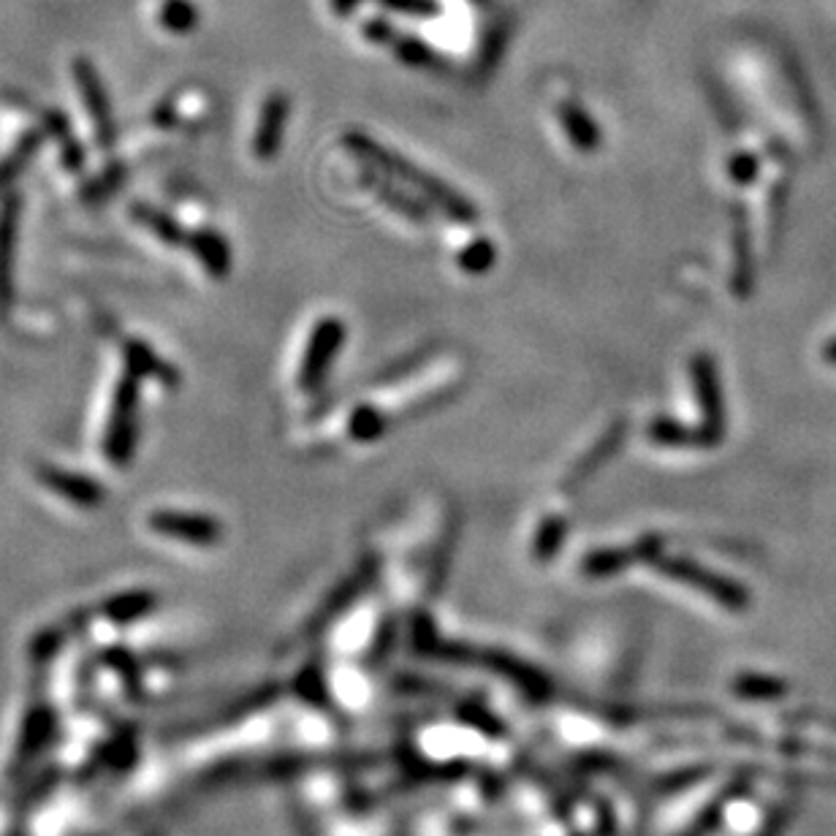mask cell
Listing matches in <instances>:
<instances>
[{
  "instance_id": "6da1fadb",
  "label": "cell",
  "mask_w": 836,
  "mask_h": 836,
  "mask_svg": "<svg viewBox=\"0 0 836 836\" xmlns=\"http://www.w3.org/2000/svg\"><path fill=\"white\" fill-rule=\"evenodd\" d=\"M342 145H346L350 152H356V158H361V161L370 163L372 169L384 171V175L391 177V180H397V182L402 180L405 186L416 188L418 193H424V199H427L429 205L442 209V212H446L448 218L454 220V223H459V226H476L478 223V209L472 207L462 193H457V190H454L451 186H446L440 177L418 169L416 163L408 161V158L391 152L389 147H384L380 141L370 139L367 133L348 131L346 137H342Z\"/></svg>"
},
{
  "instance_id": "7a4b0ae2",
  "label": "cell",
  "mask_w": 836,
  "mask_h": 836,
  "mask_svg": "<svg viewBox=\"0 0 836 836\" xmlns=\"http://www.w3.org/2000/svg\"><path fill=\"white\" fill-rule=\"evenodd\" d=\"M139 402L141 378L126 372L115 386L112 410H109L107 432H103V454L112 467H128L137 454L139 440Z\"/></svg>"
},
{
  "instance_id": "3957f363",
  "label": "cell",
  "mask_w": 836,
  "mask_h": 836,
  "mask_svg": "<svg viewBox=\"0 0 836 836\" xmlns=\"http://www.w3.org/2000/svg\"><path fill=\"white\" fill-rule=\"evenodd\" d=\"M690 375H693V389H696V399L700 408V432H704L706 448L720 446L725 438V429H728V416H725V397L720 389V375H717V365L709 354H696L690 361Z\"/></svg>"
},
{
  "instance_id": "277c9868",
  "label": "cell",
  "mask_w": 836,
  "mask_h": 836,
  "mask_svg": "<svg viewBox=\"0 0 836 836\" xmlns=\"http://www.w3.org/2000/svg\"><path fill=\"white\" fill-rule=\"evenodd\" d=\"M346 324L335 316L321 318V321L312 326L302 365H299V386H302L305 391H316L318 386L324 384L326 375H329L331 361L340 356L342 346H346Z\"/></svg>"
},
{
  "instance_id": "5b68a950",
  "label": "cell",
  "mask_w": 836,
  "mask_h": 836,
  "mask_svg": "<svg viewBox=\"0 0 836 836\" xmlns=\"http://www.w3.org/2000/svg\"><path fill=\"white\" fill-rule=\"evenodd\" d=\"M71 77L77 82L79 96H82L84 109H88L90 122L96 128V139L103 150L115 147L117 141V122L112 115V101H109L107 84H103L101 73L88 58H77L71 63Z\"/></svg>"
},
{
  "instance_id": "8992f818",
  "label": "cell",
  "mask_w": 836,
  "mask_h": 836,
  "mask_svg": "<svg viewBox=\"0 0 836 836\" xmlns=\"http://www.w3.org/2000/svg\"><path fill=\"white\" fill-rule=\"evenodd\" d=\"M147 525L152 533L166 538L186 540L193 546H215L223 538V527L215 516L196 511H177V508H158L147 516Z\"/></svg>"
},
{
  "instance_id": "52a82bcc",
  "label": "cell",
  "mask_w": 836,
  "mask_h": 836,
  "mask_svg": "<svg viewBox=\"0 0 836 836\" xmlns=\"http://www.w3.org/2000/svg\"><path fill=\"white\" fill-rule=\"evenodd\" d=\"M39 481L41 487L69 500L71 506L88 508V511L101 508L103 500H107V489L98 484V478H90L77 470H66V467L58 465H39Z\"/></svg>"
},
{
  "instance_id": "ba28073f",
  "label": "cell",
  "mask_w": 836,
  "mask_h": 836,
  "mask_svg": "<svg viewBox=\"0 0 836 836\" xmlns=\"http://www.w3.org/2000/svg\"><path fill=\"white\" fill-rule=\"evenodd\" d=\"M20 196L9 193L0 205V316L14 302V256L17 231H20Z\"/></svg>"
},
{
  "instance_id": "9c48e42d",
  "label": "cell",
  "mask_w": 836,
  "mask_h": 836,
  "mask_svg": "<svg viewBox=\"0 0 836 836\" xmlns=\"http://www.w3.org/2000/svg\"><path fill=\"white\" fill-rule=\"evenodd\" d=\"M288 112H291V103H288L286 93H272L263 98L261 115H258V122H256V137H253V152L258 161L267 163L278 158Z\"/></svg>"
},
{
  "instance_id": "30bf717a",
  "label": "cell",
  "mask_w": 836,
  "mask_h": 836,
  "mask_svg": "<svg viewBox=\"0 0 836 836\" xmlns=\"http://www.w3.org/2000/svg\"><path fill=\"white\" fill-rule=\"evenodd\" d=\"M122 361L126 372H133L141 380H158L163 386H180V372L161 359L145 340H126L122 342Z\"/></svg>"
},
{
  "instance_id": "8fae6325",
  "label": "cell",
  "mask_w": 836,
  "mask_h": 836,
  "mask_svg": "<svg viewBox=\"0 0 836 836\" xmlns=\"http://www.w3.org/2000/svg\"><path fill=\"white\" fill-rule=\"evenodd\" d=\"M54 736V711L49 706L39 704L28 711L24 717L22 730H20V744H17V755H14V768L28 766L41 749L52 742Z\"/></svg>"
},
{
  "instance_id": "7c38bea8",
  "label": "cell",
  "mask_w": 836,
  "mask_h": 836,
  "mask_svg": "<svg viewBox=\"0 0 836 836\" xmlns=\"http://www.w3.org/2000/svg\"><path fill=\"white\" fill-rule=\"evenodd\" d=\"M361 186H365L367 190H372V193L378 196L386 207L395 209V212L399 215H405V218L414 220V223H429V207L421 205V201L410 199V196L402 193V190H397L395 182H391V177H386L384 171L367 166V169L361 171Z\"/></svg>"
},
{
  "instance_id": "4fadbf2b",
  "label": "cell",
  "mask_w": 836,
  "mask_h": 836,
  "mask_svg": "<svg viewBox=\"0 0 836 836\" xmlns=\"http://www.w3.org/2000/svg\"><path fill=\"white\" fill-rule=\"evenodd\" d=\"M186 248L199 258L201 267L207 269L212 278H229L231 272V248L226 242L223 233H218L215 229H196L188 231V242Z\"/></svg>"
},
{
  "instance_id": "5bb4252c",
  "label": "cell",
  "mask_w": 836,
  "mask_h": 836,
  "mask_svg": "<svg viewBox=\"0 0 836 836\" xmlns=\"http://www.w3.org/2000/svg\"><path fill=\"white\" fill-rule=\"evenodd\" d=\"M559 122H563V131L568 137L570 145L579 152H595L604 145V133H600L598 122L589 117L587 109L576 101L559 103Z\"/></svg>"
},
{
  "instance_id": "9a60e30c",
  "label": "cell",
  "mask_w": 836,
  "mask_h": 836,
  "mask_svg": "<svg viewBox=\"0 0 836 836\" xmlns=\"http://www.w3.org/2000/svg\"><path fill=\"white\" fill-rule=\"evenodd\" d=\"M158 606V595L150 589H131V593H117L101 604V614L117 625H131L145 619Z\"/></svg>"
},
{
  "instance_id": "2e32d148",
  "label": "cell",
  "mask_w": 836,
  "mask_h": 836,
  "mask_svg": "<svg viewBox=\"0 0 836 836\" xmlns=\"http://www.w3.org/2000/svg\"><path fill=\"white\" fill-rule=\"evenodd\" d=\"M649 440L666 448H706L704 432H700V429H693L687 427V424H679L674 421V418L663 416H657L655 421L649 424Z\"/></svg>"
},
{
  "instance_id": "e0dca14e",
  "label": "cell",
  "mask_w": 836,
  "mask_h": 836,
  "mask_svg": "<svg viewBox=\"0 0 836 836\" xmlns=\"http://www.w3.org/2000/svg\"><path fill=\"white\" fill-rule=\"evenodd\" d=\"M131 215L137 218V223H141L145 229H150L152 233H156V237L161 239L163 245L180 248V245L188 242V231L182 229L177 220H171L169 215L161 212V209H156L150 205H139V207L131 209Z\"/></svg>"
},
{
  "instance_id": "ac0fdd59",
  "label": "cell",
  "mask_w": 836,
  "mask_h": 836,
  "mask_svg": "<svg viewBox=\"0 0 836 836\" xmlns=\"http://www.w3.org/2000/svg\"><path fill=\"white\" fill-rule=\"evenodd\" d=\"M158 24L175 36H188L199 28V9L190 0H161Z\"/></svg>"
},
{
  "instance_id": "d6986e66",
  "label": "cell",
  "mask_w": 836,
  "mask_h": 836,
  "mask_svg": "<svg viewBox=\"0 0 836 836\" xmlns=\"http://www.w3.org/2000/svg\"><path fill=\"white\" fill-rule=\"evenodd\" d=\"M41 141H44V133H28L20 145L14 147V152L11 156H6L3 161H0V190H6L11 186V182L17 180V175L28 166L30 161H33V156L39 152Z\"/></svg>"
},
{
  "instance_id": "ffe728a7",
  "label": "cell",
  "mask_w": 836,
  "mask_h": 836,
  "mask_svg": "<svg viewBox=\"0 0 836 836\" xmlns=\"http://www.w3.org/2000/svg\"><path fill=\"white\" fill-rule=\"evenodd\" d=\"M736 272H734V288L739 297H747L749 286H753V253H749V233L744 229V220L736 223Z\"/></svg>"
},
{
  "instance_id": "44dd1931",
  "label": "cell",
  "mask_w": 836,
  "mask_h": 836,
  "mask_svg": "<svg viewBox=\"0 0 836 836\" xmlns=\"http://www.w3.org/2000/svg\"><path fill=\"white\" fill-rule=\"evenodd\" d=\"M386 429V416L380 410L370 408V405H361L354 410L348 421V432L354 440H378Z\"/></svg>"
},
{
  "instance_id": "7402d4cb",
  "label": "cell",
  "mask_w": 836,
  "mask_h": 836,
  "mask_svg": "<svg viewBox=\"0 0 836 836\" xmlns=\"http://www.w3.org/2000/svg\"><path fill=\"white\" fill-rule=\"evenodd\" d=\"M497 250L491 245V239H472L470 245L457 256L459 269H465L467 275H484L489 272L491 263H495Z\"/></svg>"
},
{
  "instance_id": "603a6c76",
  "label": "cell",
  "mask_w": 836,
  "mask_h": 836,
  "mask_svg": "<svg viewBox=\"0 0 836 836\" xmlns=\"http://www.w3.org/2000/svg\"><path fill=\"white\" fill-rule=\"evenodd\" d=\"M103 660H107L109 668H115L117 676L122 679V685H126V690L131 693V696H139V693H141V671H139L137 657H133L128 649H109L107 655H103Z\"/></svg>"
},
{
  "instance_id": "cb8c5ba5",
  "label": "cell",
  "mask_w": 836,
  "mask_h": 836,
  "mask_svg": "<svg viewBox=\"0 0 836 836\" xmlns=\"http://www.w3.org/2000/svg\"><path fill=\"white\" fill-rule=\"evenodd\" d=\"M391 44H395L391 49H395V54L399 60H402L405 66H414V69H427V66L438 63V58H435L432 49L424 44L421 39H414V36H395V41H391Z\"/></svg>"
},
{
  "instance_id": "d4e9b609",
  "label": "cell",
  "mask_w": 836,
  "mask_h": 836,
  "mask_svg": "<svg viewBox=\"0 0 836 836\" xmlns=\"http://www.w3.org/2000/svg\"><path fill=\"white\" fill-rule=\"evenodd\" d=\"M101 760L109 768H131L137 760V739L131 734L117 736L101 749Z\"/></svg>"
},
{
  "instance_id": "484cf974",
  "label": "cell",
  "mask_w": 836,
  "mask_h": 836,
  "mask_svg": "<svg viewBox=\"0 0 836 836\" xmlns=\"http://www.w3.org/2000/svg\"><path fill=\"white\" fill-rule=\"evenodd\" d=\"M63 638H66V633L60 630V627H47V630L36 633V638L30 641V647H28L30 660H33V663L52 660V657L58 655V649L63 647Z\"/></svg>"
},
{
  "instance_id": "4316f807",
  "label": "cell",
  "mask_w": 836,
  "mask_h": 836,
  "mask_svg": "<svg viewBox=\"0 0 836 836\" xmlns=\"http://www.w3.org/2000/svg\"><path fill=\"white\" fill-rule=\"evenodd\" d=\"M384 9L408 17H435L440 11L438 0H378Z\"/></svg>"
},
{
  "instance_id": "83f0119b",
  "label": "cell",
  "mask_w": 836,
  "mask_h": 836,
  "mask_svg": "<svg viewBox=\"0 0 836 836\" xmlns=\"http://www.w3.org/2000/svg\"><path fill=\"white\" fill-rule=\"evenodd\" d=\"M728 169H730V177H734L739 186H747V182H753L755 175H758V161H755L749 152H739L736 158H730Z\"/></svg>"
},
{
  "instance_id": "f1b7e54d",
  "label": "cell",
  "mask_w": 836,
  "mask_h": 836,
  "mask_svg": "<svg viewBox=\"0 0 836 836\" xmlns=\"http://www.w3.org/2000/svg\"><path fill=\"white\" fill-rule=\"evenodd\" d=\"M365 39L375 41V44H391L395 41V30H391V24L386 20H367Z\"/></svg>"
},
{
  "instance_id": "f546056e",
  "label": "cell",
  "mask_w": 836,
  "mask_h": 836,
  "mask_svg": "<svg viewBox=\"0 0 836 836\" xmlns=\"http://www.w3.org/2000/svg\"><path fill=\"white\" fill-rule=\"evenodd\" d=\"M331 11L340 17H348L350 11H356V6H361V0H329Z\"/></svg>"
},
{
  "instance_id": "4dcf8cb0",
  "label": "cell",
  "mask_w": 836,
  "mask_h": 836,
  "mask_svg": "<svg viewBox=\"0 0 836 836\" xmlns=\"http://www.w3.org/2000/svg\"><path fill=\"white\" fill-rule=\"evenodd\" d=\"M823 359H826L828 365H836V340L826 342V350H823Z\"/></svg>"
}]
</instances>
